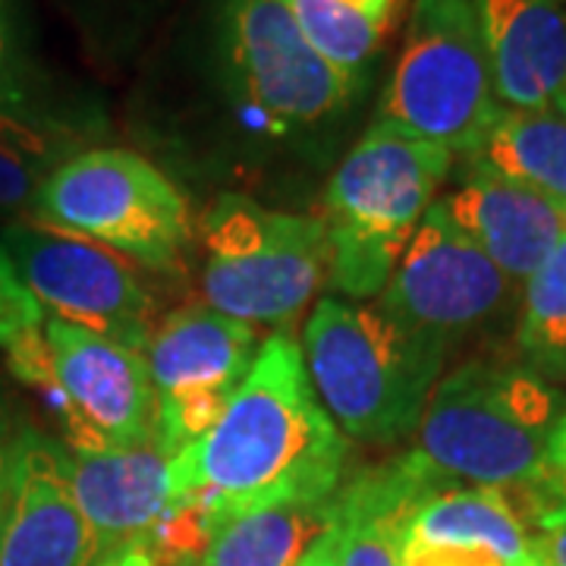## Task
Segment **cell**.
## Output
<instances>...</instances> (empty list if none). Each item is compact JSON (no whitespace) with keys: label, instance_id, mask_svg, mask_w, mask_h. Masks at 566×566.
I'll list each match as a JSON object with an SVG mask.
<instances>
[{"label":"cell","instance_id":"cell-1","mask_svg":"<svg viewBox=\"0 0 566 566\" xmlns=\"http://www.w3.org/2000/svg\"><path fill=\"white\" fill-rule=\"evenodd\" d=\"M346 450L308 381L303 349L274 334L214 428L170 457L167 472L174 501L196 494L223 520L245 506L334 497Z\"/></svg>","mask_w":566,"mask_h":566},{"label":"cell","instance_id":"cell-2","mask_svg":"<svg viewBox=\"0 0 566 566\" xmlns=\"http://www.w3.org/2000/svg\"><path fill=\"white\" fill-rule=\"evenodd\" d=\"M560 412V394L532 368L475 359L434 385L412 453L450 488L523 491Z\"/></svg>","mask_w":566,"mask_h":566},{"label":"cell","instance_id":"cell-3","mask_svg":"<svg viewBox=\"0 0 566 566\" xmlns=\"http://www.w3.org/2000/svg\"><path fill=\"white\" fill-rule=\"evenodd\" d=\"M208 73L237 123L264 139L334 126L363 92L305 41L281 0H211Z\"/></svg>","mask_w":566,"mask_h":566},{"label":"cell","instance_id":"cell-4","mask_svg":"<svg viewBox=\"0 0 566 566\" xmlns=\"http://www.w3.org/2000/svg\"><path fill=\"white\" fill-rule=\"evenodd\" d=\"M303 359L344 438L394 444L419 428L447 353L403 331L381 305L322 300L305 322Z\"/></svg>","mask_w":566,"mask_h":566},{"label":"cell","instance_id":"cell-5","mask_svg":"<svg viewBox=\"0 0 566 566\" xmlns=\"http://www.w3.org/2000/svg\"><path fill=\"white\" fill-rule=\"evenodd\" d=\"M450 164L444 145L371 123L324 192L331 286L353 300L385 290Z\"/></svg>","mask_w":566,"mask_h":566},{"label":"cell","instance_id":"cell-6","mask_svg":"<svg viewBox=\"0 0 566 566\" xmlns=\"http://www.w3.org/2000/svg\"><path fill=\"white\" fill-rule=\"evenodd\" d=\"M475 0H412L375 123L472 155L501 117Z\"/></svg>","mask_w":566,"mask_h":566},{"label":"cell","instance_id":"cell-7","mask_svg":"<svg viewBox=\"0 0 566 566\" xmlns=\"http://www.w3.org/2000/svg\"><path fill=\"white\" fill-rule=\"evenodd\" d=\"M202 243L205 300L245 324H293L331 274L322 218L274 211L237 192L205 211Z\"/></svg>","mask_w":566,"mask_h":566},{"label":"cell","instance_id":"cell-8","mask_svg":"<svg viewBox=\"0 0 566 566\" xmlns=\"http://www.w3.org/2000/svg\"><path fill=\"white\" fill-rule=\"evenodd\" d=\"M32 214L148 268L180 262L189 205L148 158L126 148H92L61 161L41 182Z\"/></svg>","mask_w":566,"mask_h":566},{"label":"cell","instance_id":"cell-9","mask_svg":"<svg viewBox=\"0 0 566 566\" xmlns=\"http://www.w3.org/2000/svg\"><path fill=\"white\" fill-rule=\"evenodd\" d=\"M0 243L41 308L148 356L158 331L155 300L123 255L73 233L22 221L7 223Z\"/></svg>","mask_w":566,"mask_h":566},{"label":"cell","instance_id":"cell-10","mask_svg":"<svg viewBox=\"0 0 566 566\" xmlns=\"http://www.w3.org/2000/svg\"><path fill=\"white\" fill-rule=\"evenodd\" d=\"M510 300V277L434 202L381 293V308L403 331L450 353Z\"/></svg>","mask_w":566,"mask_h":566},{"label":"cell","instance_id":"cell-11","mask_svg":"<svg viewBox=\"0 0 566 566\" xmlns=\"http://www.w3.org/2000/svg\"><path fill=\"white\" fill-rule=\"evenodd\" d=\"M255 353V327L211 305H186L158 324L145 359L158 400L155 438L167 457L214 428Z\"/></svg>","mask_w":566,"mask_h":566},{"label":"cell","instance_id":"cell-12","mask_svg":"<svg viewBox=\"0 0 566 566\" xmlns=\"http://www.w3.org/2000/svg\"><path fill=\"white\" fill-rule=\"evenodd\" d=\"M44 340L63 397L76 416V428L66 438L70 450L155 441L158 400L145 353L63 318L44 322Z\"/></svg>","mask_w":566,"mask_h":566},{"label":"cell","instance_id":"cell-13","mask_svg":"<svg viewBox=\"0 0 566 566\" xmlns=\"http://www.w3.org/2000/svg\"><path fill=\"white\" fill-rule=\"evenodd\" d=\"M98 535L70 488L66 447L22 428L0 523V566H98Z\"/></svg>","mask_w":566,"mask_h":566},{"label":"cell","instance_id":"cell-14","mask_svg":"<svg viewBox=\"0 0 566 566\" xmlns=\"http://www.w3.org/2000/svg\"><path fill=\"white\" fill-rule=\"evenodd\" d=\"M504 111L566 107L564 0H475Z\"/></svg>","mask_w":566,"mask_h":566},{"label":"cell","instance_id":"cell-15","mask_svg":"<svg viewBox=\"0 0 566 566\" xmlns=\"http://www.w3.org/2000/svg\"><path fill=\"white\" fill-rule=\"evenodd\" d=\"M441 205L510 281H528L566 240V208L479 164Z\"/></svg>","mask_w":566,"mask_h":566},{"label":"cell","instance_id":"cell-16","mask_svg":"<svg viewBox=\"0 0 566 566\" xmlns=\"http://www.w3.org/2000/svg\"><path fill=\"white\" fill-rule=\"evenodd\" d=\"M170 457L155 441L102 450H66L70 488L95 528L102 557L142 538L174 504Z\"/></svg>","mask_w":566,"mask_h":566},{"label":"cell","instance_id":"cell-17","mask_svg":"<svg viewBox=\"0 0 566 566\" xmlns=\"http://www.w3.org/2000/svg\"><path fill=\"white\" fill-rule=\"evenodd\" d=\"M447 488L412 450L337 488V566H403L409 520L431 494Z\"/></svg>","mask_w":566,"mask_h":566},{"label":"cell","instance_id":"cell-18","mask_svg":"<svg viewBox=\"0 0 566 566\" xmlns=\"http://www.w3.org/2000/svg\"><path fill=\"white\" fill-rule=\"evenodd\" d=\"M334 497L237 510L218 520L199 566H300L334 523Z\"/></svg>","mask_w":566,"mask_h":566},{"label":"cell","instance_id":"cell-19","mask_svg":"<svg viewBox=\"0 0 566 566\" xmlns=\"http://www.w3.org/2000/svg\"><path fill=\"white\" fill-rule=\"evenodd\" d=\"M406 542L488 547L506 564H535L526 523L497 488H447L424 501L409 520Z\"/></svg>","mask_w":566,"mask_h":566},{"label":"cell","instance_id":"cell-20","mask_svg":"<svg viewBox=\"0 0 566 566\" xmlns=\"http://www.w3.org/2000/svg\"><path fill=\"white\" fill-rule=\"evenodd\" d=\"M465 158L566 208V114L560 111H501L485 142Z\"/></svg>","mask_w":566,"mask_h":566},{"label":"cell","instance_id":"cell-21","mask_svg":"<svg viewBox=\"0 0 566 566\" xmlns=\"http://www.w3.org/2000/svg\"><path fill=\"white\" fill-rule=\"evenodd\" d=\"M54 123L41 102L35 63L25 51L13 0H0V136L22 148L54 158Z\"/></svg>","mask_w":566,"mask_h":566},{"label":"cell","instance_id":"cell-22","mask_svg":"<svg viewBox=\"0 0 566 566\" xmlns=\"http://www.w3.org/2000/svg\"><path fill=\"white\" fill-rule=\"evenodd\" d=\"M516 346L523 365L545 381L566 378V240L526 281Z\"/></svg>","mask_w":566,"mask_h":566},{"label":"cell","instance_id":"cell-23","mask_svg":"<svg viewBox=\"0 0 566 566\" xmlns=\"http://www.w3.org/2000/svg\"><path fill=\"white\" fill-rule=\"evenodd\" d=\"M305 41L353 85H365L368 66L378 57L385 25L340 0H281Z\"/></svg>","mask_w":566,"mask_h":566},{"label":"cell","instance_id":"cell-24","mask_svg":"<svg viewBox=\"0 0 566 566\" xmlns=\"http://www.w3.org/2000/svg\"><path fill=\"white\" fill-rule=\"evenodd\" d=\"M523 504L542 535L566 526V409L547 438L542 472L523 488Z\"/></svg>","mask_w":566,"mask_h":566},{"label":"cell","instance_id":"cell-25","mask_svg":"<svg viewBox=\"0 0 566 566\" xmlns=\"http://www.w3.org/2000/svg\"><path fill=\"white\" fill-rule=\"evenodd\" d=\"M57 164L48 155H35L17 142L0 136V208L3 211H20L32 208L39 199L41 182Z\"/></svg>","mask_w":566,"mask_h":566},{"label":"cell","instance_id":"cell-26","mask_svg":"<svg viewBox=\"0 0 566 566\" xmlns=\"http://www.w3.org/2000/svg\"><path fill=\"white\" fill-rule=\"evenodd\" d=\"M39 327H44V308L20 277L7 245L0 243V346L7 349Z\"/></svg>","mask_w":566,"mask_h":566},{"label":"cell","instance_id":"cell-27","mask_svg":"<svg viewBox=\"0 0 566 566\" xmlns=\"http://www.w3.org/2000/svg\"><path fill=\"white\" fill-rule=\"evenodd\" d=\"M403 566H516L506 564L488 547H460V545H422L406 542ZM535 566V564H528Z\"/></svg>","mask_w":566,"mask_h":566},{"label":"cell","instance_id":"cell-28","mask_svg":"<svg viewBox=\"0 0 566 566\" xmlns=\"http://www.w3.org/2000/svg\"><path fill=\"white\" fill-rule=\"evenodd\" d=\"M20 431L22 428L10 416V406L0 397V523H3V510H7V491H10V472H13V453H17Z\"/></svg>","mask_w":566,"mask_h":566},{"label":"cell","instance_id":"cell-29","mask_svg":"<svg viewBox=\"0 0 566 566\" xmlns=\"http://www.w3.org/2000/svg\"><path fill=\"white\" fill-rule=\"evenodd\" d=\"M532 554L538 566H566V526L545 532L532 542Z\"/></svg>","mask_w":566,"mask_h":566},{"label":"cell","instance_id":"cell-30","mask_svg":"<svg viewBox=\"0 0 566 566\" xmlns=\"http://www.w3.org/2000/svg\"><path fill=\"white\" fill-rule=\"evenodd\" d=\"M346 7H353V10H359L365 17H371L375 22H381L385 29L394 25L397 20V13H400V7H403V0H340Z\"/></svg>","mask_w":566,"mask_h":566},{"label":"cell","instance_id":"cell-31","mask_svg":"<svg viewBox=\"0 0 566 566\" xmlns=\"http://www.w3.org/2000/svg\"><path fill=\"white\" fill-rule=\"evenodd\" d=\"M98 566H155V560L142 542H129V545H120L117 551L104 554Z\"/></svg>","mask_w":566,"mask_h":566},{"label":"cell","instance_id":"cell-32","mask_svg":"<svg viewBox=\"0 0 566 566\" xmlns=\"http://www.w3.org/2000/svg\"><path fill=\"white\" fill-rule=\"evenodd\" d=\"M300 566H337V532H334V523L327 526V532L315 545L308 547V554H305Z\"/></svg>","mask_w":566,"mask_h":566},{"label":"cell","instance_id":"cell-33","mask_svg":"<svg viewBox=\"0 0 566 566\" xmlns=\"http://www.w3.org/2000/svg\"><path fill=\"white\" fill-rule=\"evenodd\" d=\"M535 566H538V560H535Z\"/></svg>","mask_w":566,"mask_h":566},{"label":"cell","instance_id":"cell-34","mask_svg":"<svg viewBox=\"0 0 566 566\" xmlns=\"http://www.w3.org/2000/svg\"><path fill=\"white\" fill-rule=\"evenodd\" d=\"M564 114H566V107H564Z\"/></svg>","mask_w":566,"mask_h":566}]
</instances>
